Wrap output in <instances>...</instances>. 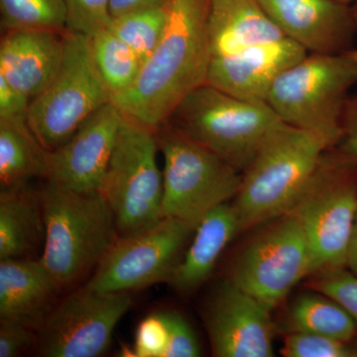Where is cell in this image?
Instances as JSON below:
<instances>
[{
  "mask_svg": "<svg viewBox=\"0 0 357 357\" xmlns=\"http://www.w3.org/2000/svg\"><path fill=\"white\" fill-rule=\"evenodd\" d=\"M311 286L317 292L337 301L356 321L357 326V275L347 268L319 272Z\"/></svg>",
  "mask_w": 357,
  "mask_h": 357,
  "instance_id": "obj_29",
  "label": "cell"
},
{
  "mask_svg": "<svg viewBox=\"0 0 357 357\" xmlns=\"http://www.w3.org/2000/svg\"><path fill=\"white\" fill-rule=\"evenodd\" d=\"M288 213L304 229L311 275L347 268L357 213V166L326 150Z\"/></svg>",
  "mask_w": 357,
  "mask_h": 357,
  "instance_id": "obj_7",
  "label": "cell"
},
{
  "mask_svg": "<svg viewBox=\"0 0 357 357\" xmlns=\"http://www.w3.org/2000/svg\"><path fill=\"white\" fill-rule=\"evenodd\" d=\"M326 150L317 134L283 121L274 126L243 173L234 198L241 232L287 213Z\"/></svg>",
  "mask_w": 357,
  "mask_h": 357,
  "instance_id": "obj_3",
  "label": "cell"
},
{
  "mask_svg": "<svg viewBox=\"0 0 357 357\" xmlns=\"http://www.w3.org/2000/svg\"><path fill=\"white\" fill-rule=\"evenodd\" d=\"M168 328V344L163 357H198L201 356L198 337L192 326L177 312H161Z\"/></svg>",
  "mask_w": 357,
  "mask_h": 357,
  "instance_id": "obj_30",
  "label": "cell"
},
{
  "mask_svg": "<svg viewBox=\"0 0 357 357\" xmlns=\"http://www.w3.org/2000/svg\"><path fill=\"white\" fill-rule=\"evenodd\" d=\"M239 232L234 204L213 208L196 227L192 243L169 280L171 285L183 294L197 290L208 280L222 251Z\"/></svg>",
  "mask_w": 357,
  "mask_h": 357,
  "instance_id": "obj_20",
  "label": "cell"
},
{
  "mask_svg": "<svg viewBox=\"0 0 357 357\" xmlns=\"http://www.w3.org/2000/svg\"><path fill=\"white\" fill-rule=\"evenodd\" d=\"M64 55L57 75L32 98L27 124L47 151L69 139L91 114L112 102V95L96 70L91 38L66 32Z\"/></svg>",
  "mask_w": 357,
  "mask_h": 357,
  "instance_id": "obj_9",
  "label": "cell"
},
{
  "mask_svg": "<svg viewBox=\"0 0 357 357\" xmlns=\"http://www.w3.org/2000/svg\"><path fill=\"white\" fill-rule=\"evenodd\" d=\"M287 38L309 54L354 50L357 35L351 6L337 0H259Z\"/></svg>",
  "mask_w": 357,
  "mask_h": 357,
  "instance_id": "obj_15",
  "label": "cell"
},
{
  "mask_svg": "<svg viewBox=\"0 0 357 357\" xmlns=\"http://www.w3.org/2000/svg\"><path fill=\"white\" fill-rule=\"evenodd\" d=\"M238 256L231 280L272 311L298 282L311 275L304 229L293 213L270 222Z\"/></svg>",
  "mask_w": 357,
  "mask_h": 357,
  "instance_id": "obj_10",
  "label": "cell"
},
{
  "mask_svg": "<svg viewBox=\"0 0 357 357\" xmlns=\"http://www.w3.org/2000/svg\"><path fill=\"white\" fill-rule=\"evenodd\" d=\"M34 328L14 321H1L0 326V357L20 356L37 344Z\"/></svg>",
  "mask_w": 357,
  "mask_h": 357,
  "instance_id": "obj_33",
  "label": "cell"
},
{
  "mask_svg": "<svg viewBox=\"0 0 357 357\" xmlns=\"http://www.w3.org/2000/svg\"><path fill=\"white\" fill-rule=\"evenodd\" d=\"M352 15H354V22H356L357 30V0L354 2V6H351Z\"/></svg>",
  "mask_w": 357,
  "mask_h": 357,
  "instance_id": "obj_37",
  "label": "cell"
},
{
  "mask_svg": "<svg viewBox=\"0 0 357 357\" xmlns=\"http://www.w3.org/2000/svg\"><path fill=\"white\" fill-rule=\"evenodd\" d=\"M62 289L40 259L0 260V319L38 331Z\"/></svg>",
  "mask_w": 357,
  "mask_h": 357,
  "instance_id": "obj_18",
  "label": "cell"
},
{
  "mask_svg": "<svg viewBox=\"0 0 357 357\" xmlns=\"http://www.w3.org/2000/svg\"><path fill=\"white\" fill-rule=\"evenodd\" d=\"M156 130L124 116L100 191L114 213L119 237L153 227L162 217L163 175Z\"/></svg>",
  "mask_w": 357,
  "mask_h": 357,
  "instance_id": "obj_8",
  "label": "cell"
},
{
  "mask_svg": "<svg viewBox=\"0 0 357 357\" xmlns=\"http://www.w3.org/2000/svg\"><path fill=\"white\" fill-rule=\"evenodd\" d=\"M170 0H112L110 11L112 18L123 14L152 8V7L166 6Z\"/></svg>",
  "mask_w": 357,
  "mask_h": 357,
  "instance_id": "obj_35",
  "label": "cell"
},
{
  "mask_svg": "<svg viewBox=\"0 0 357 357\" xmlns=\"http://www.w3.org/2000/svg\"><path fill=\"white\" fill-rule=\"evenodd\" d=\"M66 30L89 38L109 27L112 0H64Z\"/></svg>",
  "mask_w": 357,
  "mask_h": 357,
  "instance_id": "obj_27",
  "label": "cell"
},
{
  "mask_svg": "<svg viewBox=\"0 0 357 357\" xmlns=\"http://www.w3.org/2000/svg\"><path fill=\"white\" fill-rule=\"evenodd\" d=\"M168 344V328L162 312H155L138 326L134 356L163 357Z\"/></svg>",
  "mask_w": 357,
  "mask_h": 357,
  "instance_id": "obj_31",
  "label": "cell"
},
{
  "mask_svg": "<svg viewBox=\"0 0 357 357\" xmlns=\"http://www.w3.org/2000/svg\"><path fill=\"white\" fill-rule=\"evenodd\" d=\"M349 52H351V55L354 56V58L357 61V49H354V50Z\"/></svg>",
  "mask_w": 357,
  "mask_h": 357,
  "instance_id": "obj_39",
  "label": "cell"
},
{
  "mask_svg": "<svg viewBox=\"0 0 357 357\" xmlns=\"http://www.w3.org/2000/svg\"><path fill=\"white\" fill-rule=\"evenodd\" d=\"M307 52L289 38L211 59L206 84L249 102H266L279 77Z\"/></svg>",
  "mask_w": 357,
  "mask_h": 357,
  "instance_id": "obj_16",
  "label": "cell"
},
{
  "mask_svg": "<svg viewBox=\"0 0 357 357\" xmlns=\"http://www.w3.org/2000/svg\"><path fill=\"white\" fill-rule=\"evenodd\" d=\"M65 33L45 29L3 32L0 42V76L30 100L36 98L60 69Z\"/></svg>",
  "mask_w": 357,
  "mask_h": 357,
  "instance_id": "obj_17",
  "label": "cell"
},
{
  "mask_svg": "<svg viewBox=\"0 0 357 357\" xmlns=\"http://www.w3.org/2000/svg\"><path fill=\"white\" fill-rule=\"evenodd\" d=\"M30 100L0 76V121L27 119Z\"/></svg>",
  "mask_w": 357,
  "mask_h": 357,
  "instance_id": "obj_34",
  "label": "cell"
},
{
  "mask_svg": "<svg viewBox=\"0 0 357 357\" xmlns=\"http://www.w3.org/2000/svg\"><path fill=\"white\" fill-rule=\"evenodd\" d=\"M28 187L0 195V260L30 257L45 238L41 195Z\"/></svg>",
  "mask_w": 357,
  "mask_h": 357,
  "instance_id": "obj_21",
  "label": "cell"
},
{
  "mask_svg": "<svg viewBox=\"0 0 357 357\" xmlns=\"http://www.w3.org/2000/svg\"><path fill=\"white\" fill-rule=\"evenodd\" d=\"M91 51L96 70L112 98L132 86L139 74L142 61L109 28L91 37Z\"/></svg>",
  "mask_w": 357,
  "mask_h": 357,
  "instance_id": "obj_24",
  "label": "cell"
},
{
  "mask_svg": "<svg viewBox=\"0 0 357 357\" xmlns=\"http://www.w3.org/2000/svg\"><path fill=\"white\" fill-rule=\"evenodd\" d=\"M270 312L231 279L222 282L204 310L213 356H273L274 326Z\"/></svg>",
  "mask_w": 357,
  "mask_h": 357,
  "instance_id": "obj_13",
  "label": "cell"
},
{
  "mask_svg": "<svg viewBox=\"0 0 357 357\" xmlns=\"http://www.w3.org/2000/svg\"><path fill=\"white\" fill-rule=\"evenodd\" d=\"M337 1H340V2H342V3H344V4H351V3H354V2L356 1V0H337Z\"/></svg>",
  "mask_w": 357,
  "mask_h": 357,
  "instance_id": "obj_38",
  "label": "cell"
},
{
  "mask_svg": "<svg viewBox=\"0 0 357 357\" xmlns=\"http://www.w3.org/2000/svg\"><path fill=\"white\" fill-rule=\"evenodd\" d=\"M289 333L354 340L357 338L356 321L344 307L321 293L301 295L289 312Z\"/></svg>",
  "mask_w": 357,
  "mask_h": 357,
  "instance_id": "obj_23",
  "label": "cell"
},
{
  "mask_svg": "<svg viewBox=\"0 0 357 357\" xmlns=\"http://www.w3.org/2000/svg\"><path fill=\"white\" fill-rule=\"evenodd\" d=\"M281 354L286 357H357V338L344 340L289 333Z\"/></svg>",
  "mask_w": 357,
  "mask_h": 357,
  "instance_id": "obj_28",
  "label": "cell"
},
{
  "mask_svg": "<svg viewBox=\"0 0 357 357\" xmlns=\"http://www.w3.org/2000/svg\"><path fill=\"white\" fill-rule=\"evenodd\" d=\"M41 195L45 223L40 260L61 289L96 270L119 238L114 213L100 191H70L48 182Z\"/></svg>",
  "mask_w": 357,
  "mask_h": 357,
  "instance_id": "obj_2",
  "label": "cell"
},
{
  "mask_svg": "<svg viewBox=\"0 0 357 357\" xmlns=\"http://www.w3.org/2000/svg\"><path fill=\"white\" fill-rule=\"evenodd\" d=\"M357 84V61L340 55L307 54L275 81L266 102L281 121L323 138L328 150L342 136L340 119Z\"/></svg>",
  "mask_w": 357,
  "mask_h": 357,
  "instance_id": "obj_4",
  "label": "cell"
},
{
  "mask_svg": "<svg viewBox=\"0 0 357 357\" xmlns=\"http://www.w3.org/2000/svg\"><path fill=\"white\" fill-rule=\"evenodd\" d=\"M279 121L267 102L241 100L208 84L192 91L168 121L241 173Z\"/></svg>",
  "mask_w": 357,
  "mask_h": 357,
  "instance_id": "obj_6",
  "label": "cell"
},
{
  "mask_svg": "<svg viewBox=\"0 0 357 357\" xmlns=\"http://www.w3.org/2000/svg\"><path fill=\"white\" fill-rule=\"evenodd\" d=\"M168 4L112 18L109 29L135 51L142 64L163 37L168 22Z\"/></svg>",
  "mask_w": 357,
  "mask_h": 357,
  "instance_id": "obj_25",
  "label": "cell"
},
{
  "mask_svg": "<svg viewBox=\"0 0 357 357\" xmlns=\"http://www.w3.org/2000/svg\"><path fill=\"white\" fill-rule=\"evenodd\" d=\"M48 151L41 146L27 119L0 121L1 191L25 187L34 178L46 177Z\"/></svg>",
  "mask_w": 357,
  "mask_h": 357,
  "instance_id": "obj_22",
  "label": "cell"
},
{
  "mask_svg": "<svg viewBox=\"0 0 357 357\" xmlns=\"http://www.w3.org/2000/svg\"><path fill=\"white\" fill-rule=\"evenodd\" d=\"M3 32L45 29L65 33L64 0H0Z\"/></svg>",
  "mask_w": 357,
  "mask_h": 357,
  "instance_id": "obj_26",
  "label": "cell"
},
{
  "mask_svg": "<svg viewBox=\"0 0 357 357\" xmlns=\"http://www.w3.org/2000/svg\"><path fill=\"white\" fill-rule=\"evenodd\" d=\"M208 32L213 57L287 38L259 0H208Z\"/></svg>",
  "mask_w": 357,
  "mask_h": 357,
  "instance_id": "obj_19",
  "label": "cell"
},
{
  "mask_svg": "<svg viewBox=\"0 0 357 357\" xmlns=\"http://www.w3.org/2000/svg\"><path fill=\"white\" fill-rule=\"evenodd\" d=\"M195 230L190 223L163 218L143 231L119 237L84 287L96 292L130 293L169 282Z\"/></svg>",
  "mask_w": 357,
  "mask_h": 357,
  "instance_id": "obj_11",
  "label": "cell"
},
{
  "mask_svg": "<svg viewBox=\"0 0 357 357\" xmlns=\"http://www.w3.org/2000/svg\"><path fill=\"white\" fill-rule=\"evenodd\" d=\"M156 134L164 159L162 217L197 227L213 208L236 198L243 173L170 122Z\"/></svg>",
  "mask_w": 357,
  "mask_h": 357,
  "instance_id": "obj_5",
  "label": "cell"
},
{
  "mask_svg": "<svg viewBox=\"0 0 357 357\" xmlns=\"http://www.w3.org/2000/svg\"><path fill=\"white\" fill-rule=\"evenodd\" d=\"M122 121L123 114L112 102L96 110L64 144L48 152L46 181L70 191H98Z\"/></svg>",
  "mask_w": 357,
  "mask_h": 357,
  "instance_id": "obj_14",
  "label": "cell"
},
{
  "mask_svg": "<svg viewBox=\"0 0 357 357\" xmlns=\"http://www.w3.org/2000/svg\"><path fill=\"white\" fill-rule=\"evenodd\" d=\"M131 305L128 292H96L84 287L70 294L55 305L37 331L40 356H102Z\"/></svg>",
  "mask_w": 357,
  "mask_h": 357,
  "instance_id": "obj_12",
  "label": "cell"
},
{
  "mask_svg": "<svg viewBox=\"0 0 357 357\" xmlns=\"http://www.w3.org/2000/svg\"><path fill=\"white\" fill-rule=\"evenodd\" d=\"M340 128L342 136L330 150L342 161L357 166V93L349 96L345 102Z\"/></svg>",
  "mask_w": 357,
  "mask_h": 357,
  "instance_id": "obj_32",
  "label": "cell"
},
{
  "mask_svg": "<svg viewBox=\"0 0 357 357\" xmlns=\"http://www.w3.org/2000/svg\"><path fill=\"white\" fill-rule=\"evenodd\" d=\"M208 0H170L165 32L132 86L112 96L124 116L157 130L192 91L206 84L213 53Z\"/></svg>",
  "mask_w": 357,
  "mask_h": 357,
  "instance_id": "obj_1",
  "label": "cell"
},
{
  "mask_svg": "<svg viewBox=\"0 0 357 357\" xmlns=\"http://www.w3.org/2000/svg\"><path fill=\"white\" fill-rule=\"evenodd\" d=\"M347 268L352 273L357 275V213L347 252Z\"/></svg>",
  "mask_w": 357,
  "mask_h": 357,
  "instance_id": "obj_36",
  "label": "cell"
}]
</instances>
